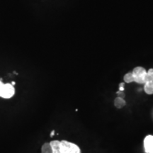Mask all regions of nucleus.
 Listing matches in <instances>:
<instances>
[{
    "label": "nucleus",
    "mask_w": 153,
    "mask_h": 153,
    "mask_svg": "<svg viewBox=\"0 0 153 153\" xmlns=\"http://www.w3.org/2000/svg\"><path fill=\"white\" fill-rule=\"evenodd\" d=\"M61 153H81L80 148L74 143L67 140L60 141Z\"/></svg>",
    "instance_id": "nucleus-1"
},
{
    "label": "nucleus",
    "mask_w": 153,
    "mask_h": 153,
    "mask_svg": "<svg viewBox=\"0 0 153 153\" xmlns=\"http://www.w3.org/2000/svg\"><path fill=\"white\" fill-rule=\"evenodd\" d=\"M134 76V82L137 84L144 85L145 83V75H146V70L143 67H136L132 72Z\"/></svg>",
    "instance_id": "nucleus-2"
},
{
    "label": "nucleus",
    "mask_w": 153,
    "mask_h": 153,
    "mask_svg": "<svg viewBox=\"0 0 153 153\" xmlns=\"http://www.w3.org/2000/svg\"><path fill=\"white\" fill-rule=\"evenodd\" d=\"M15 93L14 86L11 84H4L0 93V97L4 99H10Z\"/></svg>",
    "instance_id": "nucleus-3"
},
{
    "label": "nucleus",
    "mask_w": 153,
    "mask_h": 153,
    "mask_svg": "<svg viewBox=\"0 0 153 153\" xmlns=\"http://www.w3.org/2000/svg\"><path fill=\"white\" fill-rule=\"evenodd\" d=\"M144 148L146 153H153V135H148L145 137Z\"/></svg>",
    "instance_id": "nucleus-4"
},
{
    "label": "nucleus",
    "mask_w": 153,
    "mask_h": 153,
    "mask_svg": "<svg viewBox=\"0 0 153 153\" xmlns=\"http://www.w3.org/2000/svg\"><path fill=\"white\" fill-rule=\"evenodd\" d=\"M52 148L53 153H61L60 152V141L53 140L50 143Z\"/></svg>",
    "instance_id": "nucleus-5"
},
{
    "label": "nucleus",
    "mask_w": 153,
    "mask_h": 153,
    "mask_svg": "<svg viewBox=\"0 0 153 153\" xmlns=\"http://www.w3.org/2000/svg\"><path fill=\"white\" fill-rule=\"evenodd\" d=\"M126 102L124 99L120 98V97H116L114 100V105L117 108H121L126 106Z\"/></svg>",
    "instance_id": "nucleus-6"
},
{
    "label": "nucleus",
    "mask_w": 153,
    "mask_h": 153,
    "mask_svg": "<svg viewBox=\"0 0 153 153\" xmlns=\"http://www.w3.org/2000/svg\"><path fill=\"white\" fill-rule=\"evenodd\" d=\"M144 85L145 92L148 94H153V82H148Z\"/></svg>",
    "instance_id": "nucleus-7"
},
{
    "label": "nucleus",
    "mask_w": 153,
    "mask_h": 153,
    "mask_svg": "<svg viewBox=\"0 0 153 153\" xmlns=\"http://www.w3.org/2000/svg\"><path fill=\"white\" fill-rule=\"evenodd\" d=\"M41 153H53L52 148L50 143H44L41 148Z\"/></svg>",
    "instance_id": "nucleus-8"
},
{
    "label": "nucleus",
    "mask_w": 153,
    "mask_h": 153,
    "mask_svg": "<svg viewBox=\"0 0 153 153\" xmlns=\"http://www.w3.org/2000/svg\"><path fill=\"white\" fill-rule=\"evenodd\" d=\"M124 82L126 83H131V82H134V76L133 75L132 72H128V73L126 74L123 76Z\"/></svg>",
    "instance_id": "nucleus-9"
},
{
    "label": "nucleus",
    "mask_w": 153,
    "mask_h": 153,
    "mask_svg": "<svg viewBox=\"0 0 153 153\" xmlns=\"http://www.w3.org/2000/svg\"><path fill=\"white\" fill-rule=\"evenodd\" d=\"M148 82H153V69H150L145 75V83Z\"/></svg>",
    "instance_id": "nucleus-10"
},
{
    "label": "nucleus",
    "mask_w": 153,
    "mask_h": 153,
    "mask_svg": "<svg viewBox=\"0 0 153 153\" xmlns=\"http://www.w3.org/2000/svg\"><path fill=\"white\" fill-rule=\"evenodd\" d=\"M117 95H118V97H120V98H122V99H124L125 98V96H126V94H125V93L123 92V91H117Z\"/></svg>",
    "instance_id": "nucleus-11"
},
{
    "label": "nucleus",
    "mask_w": 153,
    "mask_h": 153,
    "mask_svg": "<svg viewBox=\"0 0 153 153\" xmlns=\"http://www.w3.org/2000/svg\"><path fill=\"white\" fill-rule=\"evenodd\" d=\"M124 85H125V84L124 83H120L119 85V91H124Z\"/></svg>",
    "instance_id": "nucleus-12"
},
{
    "label": "nucleus",
    "mask_w": 153,
    "mask_h": 153,
    "mask_svg": "<svg viewBox=\"0 0 153 153\" xmlns=\"http://www.w3.org/2000/svg\"><path fill=\"white\" fill-rule=\"evenodd\" d=\"M3 85H4V84L2 83V82L0 80V93H1V89H2Z\"/></svg>",
    "instance_id": "nucleus-13"
},
{
    "label": "nucleus",
    "mask_w": 153,
    "mask_h": 153,
    "mask_svg": "<svg viewBox=\"0 0 153 153\" xmlns=\"http://www.w3.org/2000/svg\"><path fill=\"white\" fill-rule=\"evenodd\" d=\"M54 134H55V131H52V132H51V137H53Z\"/></svg>",
    "instance_id": "nucleus-14"
},
{
    "label": "nucleus",
    "mask_w": 153,
    "mask_h": 153,
    "mask_svg": "<svg viewBox=\"0 0 153 153\" xmlns=\"http://www.w3.org/2000/svg\"><path fill=\"white\" fill-rule=\"evenodd\" d=\"M11 85L14 86V85H15V82H11Z\"/></svg>",
    "instance_id": "nucleus-15"
}]
</instances>
